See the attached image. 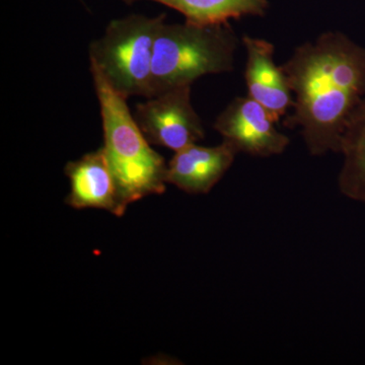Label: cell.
<instances>
[{
    "instance_id": "obj_1",
    "label": "cell",
    "mask_w": 365,
    "mask_h": 365,
    "mask_svg": "<svg viewBox=\"0 0 365 365\" xmlns=\"http://www.w3.org/2000/svg\"><path fill=\"white\" fill-rule=\"evenodd\" d=\"M281 68L294 93L287 128H299L309 153H339L348 120L365 96V48L341 32L299 46Z\"/></svg>"
},
{
    "instance_id": "obj_2",
    "label": "cell",
    "mask_w": 365,
    "mask_h": 365,
    "mask_svg": "<svg viewBox=\"0 0 365 365\" xmlns=\"http://www.w3.org/2000/svg\"><path fill=\"white\" fill-rule=\"evenodd\" d=\"M100 103L106 158L127 205L145 197L160 195L167 189L168 163L153 150L127 105L102 74L91 66Z\"/></svg>"
},
{
    "instance_id": "obj_3",
    "label": "cell",
    "mask_w": 365,
    "mask_h": 365,
    "mask_svg": "<svg viewBox=\"0 0 365 365\" xmlns=\"http://www.w3.org/2000/svg\"><path fill=\"white\" fill-rule=\"evenodd\" d=\"M237 43L230 23L202 26L165 21L153 47L150 98L192 86L202 76L234 71Z\"/></svg>"
},
{
    "instance_id": "obj_4",
    "label": "cell",
    "mask_w": 365,
    "mask_h": 365,
    "mask_svg": "<svg viewBox=\"0 0 365 365\" xmlns=\"http://www.w3.org/2000/svg\"><path fill=\"white\" fill-rule=\"evenodd\" d=\"M165 14L155 18L131 14L110 21L90 46L91 66L124 98L150 97L153 47Z\"/></svg>"
},
{
    "instance_id": "obj_5",
    "label": "cell",
    "mask_w": 365,
    "mask_h": 365,
    "mask_svg": "<svg viewBox=\"0 0 365 365\" xmlns=\"http://www.w3.org/2000/svg\"><path fill=\"white\" fill-rule=\"evenodd\" d=\"M191 86H179L137 104V124L150 144L177 151L203 140L201 118L191 101Z\"/></svg>"
},
{
    "instance_id": "obj_6",
    "label": "cell",
    "mask_w": 365,
    "mask_h": 365,
    "mask_svg": "<svg viewBox=\"0 0 365 365\" xmlns=\"http://www.w3.org/2000/svg\"><path fill=\"white\" fill-rule=\"evenodd\" d=\"M276 123L263 106L247 96L234 98L216 118L213 128L239 153L270 158L282 155L290 143Z\"/></svg>"
},
{
    "instance_id": "obj_7",
    "label": "cell",
    "mask_w": 365,
    "mask_h": 365,
    "mask_svg": "<svg viewBox=\"0 0 365 365\" xmlns=\"http://www.w3.org/2000/svg\"><path fill=\"white\" fill-rule=\"evenodd\" d=\"M69 194L66 202L74 209H101L115 216H123L127 205L103 148L67 163Z\"/></svg>"
},
{
    "instance_id": "obj_8",
    "label": "cell",
    "mask_w": 365,
    "mask_h": 365,
    "mask_svg": "<svg viewBox=\"0 0 365 365\" xmlns=\"http://www.w3.org/2000/svg\"><path fill=\"white\" fill-rule=\"evenodd\" d=\"M247 52L246 79L248 97L263 106L276 122L294 107V98L287 76L274 61L275 47L260 38L244 36Z\"/></svg>"
},
{
    "instance_id": "obj_9",
    "label": "cell",
    "mask_w": 365,
    "mask_h": 365,
    "mask_svg": "<svg viewBox=\"0 0 365 365\" xmlns=\"http://www.w3.org/2000/svg\"><path fill=\"white\" fill-rule=\"evenodd\" d=\"M237 153L225 140L216 146L191 144L175 153L168 163V184L186 193L207 194L227 174Z\"/></svg>"
},
{
    "instance_id": "obj_10",
    "label": "cell",
    "mask_w": 365,
    "mask_h": 365,
    "mask_svg": "<svg viewBox=\"0 0 365 365\" xmlns=\"http://www.w3.org/2000/svg\"><path fill=\"white\" fill-rule=\"evenodd\" d=\"M339 153L343 155L338 176L339 191L348 199L365 205V98L348 120Z\"/></svg>"
},
{
    "instance_id": "obj_11",
    "label": "cell",
    "mask_w": 365,
    "mask_h": 365,
    "mask_svg": "<svg viewBox=\"0 0 365 365\" xmlns=\"http://www.w3.org/2000/svg\"><path fill=\"white\" fill-rule=\"evenodd\" d=\"M127 4L141 0H122ZM179 11L186 21L195 25H218L242 16H264L268 0H148Z\"/></svg>"
}]
</instances>
